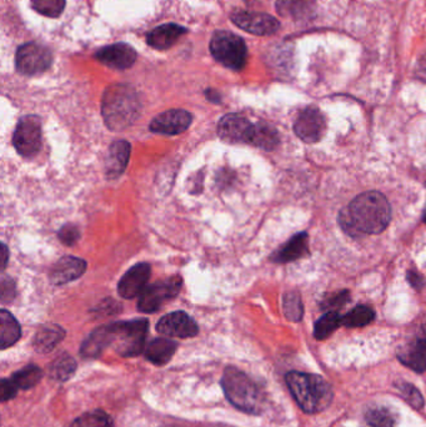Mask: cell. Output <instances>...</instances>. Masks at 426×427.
<instances>
[{
  "instance_id": "e575fe53",
  "label": "cell",
  "mask_w": 426,
  "mask_h": 427,
  "mask_svg": "<svg viewBox=\"0 0 426 427\" xmlns=\"http://www.w3.org/2000/svg\"><path fill=\"white\" fill-rule=\"evenodd\" d=\"M36 12L48 18H58L65 8V0H31Z\"/></svg>"
},
{
  "instance_id": "5bb4252c",
  "label": "cell",
  "mask_w": 426,
  "mask_h": 427,
  "mask_svg": "<svg viewBox=\"0 0 426 427\" xmlns=\"http://www.w3.org/2000/svg\"><path fill=\"white\" fill-rule=\"evenodd\" d=\"M192 122L193 117L190 113L183 109H171L154 117L149 125V129L159 134H181L187 130Z\"/></svg>"
},
{
  "instance_id": "8d00e7d4",
  "label": "cell",
  "mask_w": 426,
  "mask_h": 427,
  "mask_svg": "<svg viewBox=\"0 0 426 427\" xmlns=\"http://www.w3.org/2000/svg\"><path fill=\"white\" fill-rule=\"evenodd\" d=\"M349 298H350V294H349L348 290H341V291H338V293L332 294L330 296H327L322 301L321 309L327 311V312H329V311H338L339 309H341L349 301Z\"/></svg>"
},
{
  "instance_id": "2e32d148",
  "label": "cell",
  "mask_w": 426,
  "mask_h": 427,
  "mask_svg": "<svg viewBox=\"0 0 426 427\" xmlns=\"http://www.w3.org/2000/svg\"><path fill=\"white\" fill-rule=\"evenodd\" d=\"M95 58L101 64L124 71L134 64L136 60V52L128 44L117 43L100 49L99 52L95 54Z\"/></svg>"
},
{
  "instance_id": "3957f363",
  "label": "cell",
  "mask_w": 426,
  "mask_h": 427,
  "mask_svg": "<svg viewBox=\"0 0 426 427\" xmlns=\"http://www.w3.org/2000/svg\"><path fill=\"white\" fill-rule=\"evenodd\" d=\"M286 385L300 409L306 414H318L333 401V390L320 376L292 371L285 376Z\"/></svg>"
},
{
  "instance_id": "5b68a950",
  "label": "cell",
  "mask_w": 426,
  "mask_h": 427,
  "mask_svg": "<svg viewBox=\"0 0 426 427\" xmlns=\"http://www.w3.org/2000/svg\"><path fill=\"white\" fill-rule=\"evenodd\" d=\"M148 328H149V322L146 319L114 322L111 324V330H113L111 346L120 356H138L144 350Z\"/></svg>"
},
{
  "instance_id": "484cf974",
  "label": "cell",
  "mask_w": 426,
  "mask_h": 427,
  "mask_svg": "<svg viewBox=\"0 0 426 427\" xmlns=\"http://www.w3.org/2000/svg\"><path fill=\"white\" fill-rule=\"evenodd\" d=\"M0 331H1V349L6 350L14 345L22 336V328L17 319L9 311H0Z\"/></svg>"
},
{
  "instance_id": "d6986e66",
  "label": "cell",
  "mask_w": 426,
  "mask_h": 427,
  "mask_svg": "<svg viewBox=\"0 0 426 427\" xmlns=\"http://www.w3.org/2000/svg\"><path fill=\"white\" fill-rule=\"evenodd\" d=\"M132 147L127 140H117L111 144L106 160V174L108 179H117L128 166Z\"/></svg>"
},
{
  "instance_id": "b9f144b4",
  "label": "cell",
  "mask_w": 426,
  "mask_h": 427,
  "mask_svg": "<svg viewBox=\"0 0 426 427\" xmlns=\"http://www.w3.org/2000/svg\"><path fill=\"white\" fill-rule=\"evenodd\" d=\"M8 258H9V252L6 244H1V270H6L8 265Z\"/></svg>"
},
{
  "instance_id": "ab89813d",
  "label": "cell",
  "mask_w": 426,
  "mask_h": 427,
  "mask_svg": "<svg viewBox=\"0 0 426 427\" xmlns=\"http://www.w3.org/2000/svg\"><path fill=\"white\" fill-rule=\"evenodd\" d=\"M18 386L14 384L12 379H3L0 385V398L3 403L9 401L17 396Z\"/></svg>"
},
{
  "instance_id": "d6a6232c",
  "label": "cell",
  "mask_w": 426,
  "mask_h": 427,
  "mask_svg": "<svg viewBox=\"0 0 426 427\" xmlns=\"http://www.w3.org/2000/svg\"><path fill=\"white\" fill-rule=\"evenodd\" d=\"M71 427H113L111 419L101 410H95L78 417Z\"/></svg>"
},
{
  "instance_id": "ac0fdd59",
  "label": "cell",
  "mask_w": 426,
  "mask_h": 427,
  "mask_svg": "<svg viewBox=\"0 0 426 427\" xmlns=\"http://www.w3.org/2000/svg\"><path fill=\"white\" fill-rule=\"evenodd\" d=\"M399 360L415 372L426 370V333L416 336L397 352Z\"/></svg>"
},
{
  "instance_id": "cb8c5ba5",
  "label": "cell",
  "mask_w": 426,
  "mask_h": 427,
  "mask_svg": "<svg viewBox=\"0 0 426 427\" xmlns=\"http://www.w3.org/2000/svg\"><path fill=\"white\" fill-rule=\"evenodd\" d=\"M64 330L57 325H45L38 330L33 345L36 352L47 354L52 352L62 340L64 339Z\"/></svg>"
},
{
  "instance_id": "52a82bcc",
  "label": "cell",
  "mask_w": 426,
  "mask_h": 427,
  "mask_svg": "<svg viewBox=\"0 0 426 427\" xmlns=\"http://www.w3.org/2000/svg\"><path fill=\"white\" fill-rule=\"evenodd\" d=\"M13 145L24 158L36 155L41 147V119L36 115L22 117L13 135Z\"/></svg>"
},
{
  "instance_id": "f546056e",
  "label": "cell",
  "mask_w": 426,
  "mask_h": 427,
  "mask_svg": "<svg viewBox=\"0 0 426 427\" xmlns=\"http://www.w3.org/2000/svg\"><path fill=\"white\" fill-rule=\"evenodd\" d=\"M76 370V360L69 355H62L54 360L49 366V374L57 381H68Z\"/></svg>"
},
{
  "instance_id": "d4e9b609",
  "label": "cell",
  "mask_w": 426,
  "mask_h": 427,
  "mask_svg": "<svg viewBox=\"0 0 426 427\" xmlns=\"http://www.w3.org/2000/svg\"><path fill=\"white\" fill-rule=\"evenodd\" d=\"M279 141H281L279 134L274 126L267 123L254 124L251 145H255L267 152H271L279 145Z\"/></svg>"
},
{
  "instance_id": "e0dca14e",
  "label": "cell",
  "mask_w": 426,
  "mask_h": 427,
  "mask_svg": "<svg viewBox=\"0 0 426 427\" xmlns=\"http://www.w3.org/2000/svg\"><path fill=\"white\" fill-rule=\"evenodd\" d=\"M85 270L87 263L82 259L65 256L55 263L50 270L49 279L54 285H64L79 279L85 273Z\"/></svg>"
},
{
  "instance_id": "8992f818",
  "label": "cell",
  "mask_w": 426,
  "mask_h": 427,
  "mask_svg": "<svg viewBox=\"0 0 426 427\" xmlns=\"http://www.w3.org/2000/svg\"><path fill=\"white\" fill-rule=\"evenodd\" d=\"M211 52L219 63L233 71L243 69L248 59L246 43L230 31H218L214 34Z\"/></svg>"
},
{
  "instance_id": "ee69618b",
  "label": "cell",
  "mask_w": 426,
  "mask_h": 427,
  "mask_svg": "<svg viewBox=\"0 0 426 427\" xmlns=\"http://www.w3.org/2000/svg\"><path fill=\"white\" fill-rule=\"evenodd\" d=\"M423 222L426 224V209L425 211H424V215H423Z\"/></svg>"
},
{
  "instance_id": "7bdbcfd3",
  "label": "cell",
  "mask_w": 426,
  "mask_h": 427,
  "mask_svg": "<svg viewBox=\"0 0 426 427\" xmlns=\"http://www.w3.org/2000/svg\"><path fill=\"white\" fill-rule=\"evenodd\" d=\"M206 96H208V99L213 101V103H219V101H220V95L215 93L214 90H208V92H206Z\"/></svg>"
},
{
  "instance_id": "277c9868",
  "label": "cell",
  "mask_w": 426,
  "mask_h": 427,
  "mask_svg": "<svg viewBox=\"0 0 426 427\" xmlns=\"http://www.w3.org/2000/svg\"><path fill=\"white\" fill-rule=\"evenodd\" d=\"M222 386L230 404L240 411L259 415L264 409L265 398L260 387L243 371L228 368L224 371Z\"/></svg>"
},
{
  "instance_id": "9a60e30c",
  "label": "cell",
  "mask_w": 426,
  "mask_h": 427,
  "mask_svg": "<svg viewBox=\"0 0 426 427\" xmlns=\"http://www.w3.org/2000/svg\"><path fill=\"white\" fill-rule=\"evenodd\" d=\"M152 268L148 263H139L125 273L118 284V293L124 298H134L144 293Z\"/></svg>"
},
{
  "instance_id": "7402d4cb",
  "label": "cell",
  "mask_w": 426,
  "mask_h": 427,
  "mask_svg": "<svg viewBox=\"0 0 426 427\" xmlns=\"http://www.w3.org/2000/svg\"><path fill=\"white\" fill-rule=\"evenodd\" d=\"M111 341H113L111 325L100 326V328H95L93 333L89 335L88 339L83 342L80 354L87 359L89 357L95 359V357L100 356L106 347L111 346Z\"/></svg>"
},
{
  "instance_id": "8fae6325",
  "label": "cell",
  "mask_w": 426,
  "mask_h": 427,
  "mask_svg": "<svg viewBox=\"0 0 426 427\" xmlns=\"http://www.w3.org/2000/svg\"><path fill=\"white\" fill-rule=\"evenodd\" d=\"M232 20L240 29L246 30L254 36H273L281 28L278 19L265 13L238 10L233 13Z\"/></svg>"
},
{
  "instance_id": "44dd1931",
  "label": "cell",
  "mask_w": 426,
  "mask_h": 427,
  "mask_svg": "<svg viewBox=\"0 0 426 427\" xmlns=\"http://www.w3.org/2000/svg\"><path fill=\"white\" fill-rule=\"evenodd\" d=\"M187 33V30L178 24H164L152 30L146 36V39L148 44L154 49L165 50L173 47L176 41Z\"/></svg>"
},
{
  "instance_id": "836d02e7",
  "label": "cell",
  "mask_w": 426,
  "mask_h": 427,
  "mask_svg": "<svg viewBox=\"0 0 426 427\" xmlns=\"http://www.w3.org/2000/svg\"><path fill=\"white\" fill-rule=\"evenodd\" d=\"M365 421L369 427H394L395 420L389 410L385 407H373L365 414Z\"/></svg>"
},
{
  "instance_id": "4dcf8cb0",
  "label": "cell",
  "mask_w": 426,
  "mask_h": 427,
  "mask_svg": "<svg viewBox=\"0 0 426 427\" xmlns=\"http://www.w3.org/2000/svg\"><path fill=\"white\" fill-rule=\"evenodd\" d=\"M43 377V371L36 365H27L25 368L13 375L12 380L22 390H29L39 384Z\"/></svg>"
},
{
  "instance_id": "60d3db41",
  "label": "cell",
  "mask_w": 426,
  "mask_h": 427,
  "mask_svg": "<svg viewBox=\"0 0 426 427\" xmlns=\"http://www.w3.org/2000/svg\"><path fill=\"white\" fill-rule=\"evenodd\" d=\"M408 281L410 282V285L414 287L415 290H421L424 287V279L423 276L416 273V271H409L408 273Z\"/></svg>"
},
{
  "instance_id": "603a6c76",
  "label": "cell",
  "mask_w": 426,
  "mask_h": 427,
  "mask_svg": "<svg viewBox=\"0 0 426 427\" xmlns=\"http://www.w3.org/2000/svg\"><path fill=\"white\" fill-rule=\"evenodd\" d=\"M176 349L178 344L174 340L154 339L146 346L144 355L146 360H149L154 365L163 366L169 363L171 357L174 356Z\"/></svg>"
},
{
  "instance_id": "ba28073f",
  "label": "cell",
  "mask_w": 426,
  "mask_h": 427,
  "mask_svg": "<svg viewBox=\"0 0 426 427\" xmlns=\"http://www.w3.org/2000/svg\"><path fill=\"white\" fill-rule=\"evenodd\" d=\"M181 285H183V279L180 276L176 275L166 280L158 281L152 287H146L139 298L138 310L145 314L155 312L163 306L164 303L176 298L180 291Z\"/></svg>"
},
{
  "instance_id": "9c48e42d",
  "label": "cell",
  "mask_w": 426,
  "mask_h": 427,
  "mask_svg": "<svg viewBox=\"0 0 426 427\" xmlns=\"http://www.w3.org/2000/svg\"><path fill=\"white\" fill-rule=\"evenodd\" d=\"M52 54L47 48L36 43L24 44L15 55L17 69L24 75H36L47 71L52 65Z\"/></svg>"
},
{
  "instance_id": "6da1fadb",
  "label": "cell",
  "mask_w": 426,
  "mask_h": 427,
  "mask_svg": "<svg viewBox=\"0 0 426 427\" xmlns=\"http://www.w3.org/2000/svg\"><path fill=\"white\" fill-rule=\"evenodd\" d=\"M391 220V206L379 191L357 195L349 206L341 209L338 222L345 234L353 238L383 233Z\"/></svg>"
},
{
  "instance_id": "f1b7e54d",
  "label": "cell",
  "mask_w": 426,
  "mask_h": 427,
  "mask_svg": "<svg viewBox=\"0 0 426 427\" xmlns=\"http://www.w3.org/2000/svg\"><path fill=\"white\" fill-rule=\"evenodd\" d=\"M341 316L338 311H329L321 316L320 319L314 325V336L316 340H325L333 334L334 331L341 326Z\"/></svg>"
},
{
  "instance_id": "30bf717a",
  "label": "cell",
  "mask_w": 426,
  "mask_h": 427,
  "mask_svg": "<svg viewBox=\"0 0 426 427\" xmlns=\"http://www.w3.org/2000/svg\"><path fill=\"white\" fill-rule=\"evenodd\" d=\"M327 130L325 117L314 106L304 109L294 124V133L306 144H315L322 139Z\"/></svg>"
},
{
  "instance_id": "7a4b0ae2",
  "label": "cell",
  "mask_w": 426,
  "mask_h": 427,
  "mask_svg": "<svg viewBox=\"0 0 426 427\" xmlns=\"http://www.w3.org/2000/svg\"><path fill=\"white\" fill-rule=\"evenodd\" d=\"M141 110L139 95L129 85H111L103 95L101 113L106 126L111 130L127 129L136 122Z\"/></svg>"
},
{
  "instance_id": "f35d334b",
  "label": "cell",
  "mask_w": 426,
  "mask_h": 427,
  "mask_svg": "<svg viewBox=\"0 0 426 427\" xmlns=\"http://www.w3.org/2000/svg\"><path fill=\"white\" fill-rule=\"evenodd\" d=\"M15 295H17L15 282L10 277L3 275V277H1V303L3 304L12 303L15 298Z\"/></svg>"
},
{
  "instance_id": "4316f807",
  "label": "cell",
  "mask_w": 426,
  "mask_h": 427,
  "mask_svg": "<svg viewBox=\"0 0 426 427\" xmlns=\"http://www.w3.org/2000/svg\"><path fill=\"white\" fill-rule=\"evenodd\" d=\"M316 0H276V10L281 17L304 18L313 9Z\"/></svg>"
},
{
  "instance_id": "7c38bea8",
  "label": "cell",
  "mask_w": 426,
  "mask_h": 427,
  "mask_svg": "<svg viewBox=\"0 0 426 427\" xmlns=\"http://www.w3.org/2000/svg\"><path fill=\"white\" fill-rule=\"evenodd\" d=\"M254 131V124L239 114H228L218 124V134L222 140L232 144L246 143L250 144Z\"/></svg>"
},
{
  "instance_id": "4fadbf2b",
  "label": "cell",
  "mask_w": 426,
  "mask_h": 427,
  "mask_svg": "<svg viewBox=\"0 0 426 427\" xmlns=\"http://www.w3.org/2000/svg\"><path fill=\"white\" fill-rule=\"evenodd\" d=\"M159 334L170 336V338H180L187 339L194 338L199 334L197 322L184 311H176L168 315L163 316L157 325Z\"/></svg>"
},
{
  "instance_id": "ffe728a7",
  "label": "cell",
  "mask_w": 426,
  "mask_h": 427,
  "mask_svg": "<svg viewBox=\"0 0 426 427\" xmlns=\"http://www.w3.org/2000/svg\"><path fill=\"white\" fill-rule=\"evenodd\" d=\"M309 254V236L306 233L294 235L273 255V261L279 263H292Z\"/></svg>"
},
{
  "instance_id": "d590c367",
  "label": "cell",
  "mask_w": 426,
  "mask_h": 427,
  "mask_svg": "<svg viewBox=\"0 0 426 427\" xmlns=\"http://www.w3.org/2000/svg\"><path fill=\"white\" fill-rule=\"evenodd\" d=\"M397 390L402 393L404 400H406V403L414 409L420 410L424 407V398L416 387L408 382H400L397 384Z\"/></svg>"
},
{
  "instance_id": "74e56055",
  "label": "cell",
  "mask_w": 426,
  "mask_h": 427,
  "mask_svg": "<svg viewBox=\"0 0 426 427\" xmlns=\"http://www.w3.org/2000/svg\"><path fill=\"white\" fill-rule=\"evenodd\" d=\"M79 238H80V231L73 224H66L59 231V239L65 245H74L76 241L79 240Z\"/></svg>"
},
{
  "instance_id": "83f0119b",
  "label": "cell",
  "mask_w": 426,
  "mask_h": 427,
  "mask_svg": "<svg viewBox=\"0 0 426 427\" xmlns=\"http://www.w3.org/2000/svg\"><path fill=\"white\" fill-rule=\"evenodd\" d=\"M375 312L371 307L359 305L355 309L349 311L345 316H341V324L345 328H362L374 321Z\"/></svg>"
},
{
  "instance_id": "1f68e13d",
  "label": "cell",
  "mask_w": 426,
  "mask_h": 427,
  "mask_svg": "<svg viewBox=\"0 0 426 427\" xmlns=\"http://www.w3.org/2000/svg\"><path fill=\"white\" fill-rule=\"evenodd\" d=\"M284 315L289 321H301L304 316V305L298 291H287L283 298Z\"/></svg>"
}]
</instances>
